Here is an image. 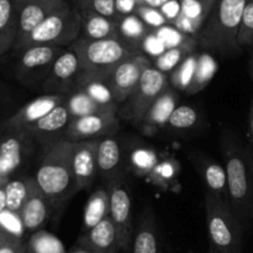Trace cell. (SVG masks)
Here are the masks:
<instances>
[{"mask_svg":"<svg viewBox=\"0 0 253 253\" xmlns=\"http://www.w3.org/2000/svg\"><path fill=\"white\" fill-rule=\"evenodd\" d=\"M229 204L241 222L253 219V157L229 131L221 136Z\"/></svg>","mask_w":253,"mask_h":253,"instance_id":"obj_1","label":"cell"},{"mask_svg":"<svg viewBox=\"0 0 253 253\" xmlns=\"http://www.w3.org/2000/svg\"><path fill=\"white\" fill-rule=\"evenodd\" d=\"M74 142L57 141L48 146L35 179L52 208L62 207L78 193L72 167Z\"/></svg>","mask_w":253,"mask_h":253,"instance_id":"obj_2","label":"cell"},{"mask_svg":"<svg viewBox=\"0 0 253 253\" xmlns=\"http://www.w3.org/2000/svg\"><path fill=\"white\" fill-rule=\"evenodd\" d=\"M250 0H217L209 17L194 39L198 46L221 54L241 51L237 34L245 7Z\"/></svg>","mask_w":253,"mask_h":253,"instance_id":"obj_3","label":"cell"},{"mask_svg":"<svg viewBox=\"0 0 253 253\" xmlns=\"http://www.w3.org/2000/svg\"><path fill=\"white\" fill-rule=\"evenodd\" d=\"M77 54L83 76L106 78L116 67L126 59L142 53L136 44L123 37L105 40H88L79 37L69 46Z\"/></svg>","mask_w":253,"mask_h":253,"instance_id":"obj_4","label":"cell"},{"mask_svg":"<svg viewBox=\"0 0 253 253\" xmlns=\"http://www.w3.org/2000/svg\"><path fill=\"white\" fill-rule=\"evenodd\" d=\"M205 215L210 251L239 253L242 244V222L232 211L229 202L215 193H205Z\"/></svg>","mask_w":253,"mask_h":253,"instance_id":"obj_5","label":"cell"},{"mask_svg":"<svg viewBox=\"0 0 253 253\" xmlns=\"http://www.w3.org/2000/svg\"><path fill=\"white\" fill-rule=\"evenodd\" d=\"M82 35V16L78 7L69 2L67 6L49 15L29 36L16 43L14 48L22 49L37 44L69 47Z\"/></svg>","mask_w":253,"mask_h":253,"instance_id":"obj_6","label":"cell"},{"mask_svg":"<svg viewBox=\"0 0 253 253\" xmlns=\"http://www.w3.org/2000/svg\"><path fill=\"white\" fill-rule=\"evenodd\" d=\"M170 88L169 77L156 67H150L145 71L133 93L119 110V116L131 124H138L147 114L155 101Z\"/></svg>","mask_w":253,"mask_h":253,"instance_id":"obj_7","label":"cell"},{"mask_svg":"<svg viewBox=\"0 0 253 253\" xmlns=\"http://www.w3.org/2000/svg\"><path fill=\"white\" fill-rule=\"evenodd\" d=\"M110 197V215L109 217L113 221L118 232L120 249L124 252H128L132 249L133 230L132 211H131V195L128 187L121 178L109 183L106 185Z\"/></svg>","mask_w":253,"mask_h":253,"instance_id":"obj_8","label":"cell"},{"mask_svg":"<svg viewBox=\"0 0 253 253\" xmlns=\"http://www.w3.org/2000/svg\"><path fill=\"white\" fill-rule=\"evenodd\" d=\"M64 49V47L49 44H37L22 49L20 52L21 56L15 67V76L26 85L35 84L40 79L44 81L54 61Z\"/></svg>","mask_w":253,"mask_h":253,"instance_id":"obj_9","label":"cell"},{"mask_svg":"<svg viewBox=\"0 0 253 253\" xmlns=\"http://www.w3.org/2000/svg\"><path fill=\"white\" fill-rule=\"evenodd\" d=\"M150 67H152L150 57L140 53L124 61L106 77L105 81L111 89L116 104L124 103L130 98L140 83L142 74Z\"/></svg>","mask_w":253,"mask_h":253,"instance_id":"obj_10","label":"cell"},{"mask_svg":"<svg viewBox=\"0 0 253 253\" xmlns=\"http://www.w3.org/2000/svg\"><path fill=\"white\" fill-rule=\"evenodd\" d=\"M119 130L118 113H99L73 119L62 140L69 142L101 140Z\"/></svg>","mask_w":253,"mask_h":253,"instance_id":"obj_11","label":"cell"},{"mask_svg":"<svg viewBox=\"0 0 253 253\" xmlns=\"http://www.w3.org/2000/svg\"><path fill=\"white\" fill-rule=\"evenodd\" d=\"M78 57L71 48H66L54 61L47 78L42 82V89L47 94H66L77 90V83L81 76Z\"/></svg>","mask_w":253,"mask_h":253,"instance_id":"obj_12","label":"cell"},{"mask_svg":"<svg viewBox=\"0 0 253 253\" xmlns=\"http://www.w3.org/2000/svg\"><path fill=\"white\" fill-rule=\"evenodd\" d=\"M66 94H44L17 110L0 125V130L22 132L66 101Z\"/></svg>","mask_w":253,"mask_h":253,"instance_id":"obj_13","label":"cell"},{"mask_svg":"<svg viewBox=\"0 0 253 253\" xmlns=\"http://www.w3.org/2000/svg\"><path fill=\"white\" fill-rule=\"evenodd\" d=\"M98 142L99 140L74 142L72 155L74 179L78 192L90 190L95 183L98 172Z\"/></svg>","mask_w":253,"mask_h":253,"instance_id":"obj_14","label":"cell"},{"mask_svg":"<svg viewBox=\"0 0 253 253\" xmlns=\"http://www.w3.org/2000/svg\"><path fill=\"white\" fill-rule=\"evenodd\" d=\"M68 0H30L19 11V29L15 44L29 36L49 15L63 9Z\"/></svg>","mask_w":253,"mask_h":253,"instance_id":"obj_15","label":"cell"},{"mask_svg":"<svg viewBox=\"0 0 253 253\" xmlns=\"http://www.w3.org/2000/svg\"><path fill=\"white\" fill-rule=\"evenodd\" d=\"M72 120L73 119L63 103L62 105L53 109L51 113L47 114L46 116H43L41 120L22 131L21 133L34 136L42 142L52 145L63 138L64 132L68 128Z\"/></svg>","mask_w":253,"mask_h":253,"instance_id":"obj_16","label":"cell"},{"mask_svg":"<svg viewBox=\"0 0 253 253\" xmlns=\"http://www.w3.org/2000/svg\"><path fill=\"white\" fill-rule=\"evenodd\" d=\"M51 209H53L51 203L39 187L35 177H31L29 195L19 211L25 229L29 231H39L49 217Z\"/></svg>","mask_w":253,"mask_h":253,"instance_id":"obj_17","label":"cell"},{"mask_svg":"<svg viewBox=\"0 0 253 253\" xmlns=\"http://www.w3.org/2000/svg\"><path fill=\"white\" fill-rule=\"evenodd\" d=\"M178 101H179V96L175 89L170 86L155 101L147 114L143 116L142 121L138 124L140 130L145 135H156L161 128L167 126L170 115L177 109Z\"/></svg>","mask_w":253,"mask_h":253,"instance_id":"obj_18","label":"cell"},{"mask_svg":"<svg viewBox=\"0 0 253 253\" xmlns=\"http://www.w3.org/2000/svg\"><path fill=\"white\" fill-rule=\"evenodd\" d=\"M98 172L99 177L106 183L119 179L123 168V151L120 141L114 136H108L98 142Z\"/></svg>","mask_w":253,"mask_h":253,"instance_id":"obj_19","label":"cell"},{"mask_svg":"<svg viewBox=\"0 0 253 253\" xmlns=\"http://www.w3.org/2000/svg\"><path fill=\"white\" fill-rule=\"evenodd\" d=\"M77 244L86 247L94 253H119L121 250L118 232L110 217L101 221L89 231L83 232Z\"/></svg>","mask_w":253,"mask_h":253,"instance_id":"obj_20","label":"cell"},{"mask_svg":"<svg viewBox=\"0 0 253 253\" xmlns=\"http://www.w3.org/2000/svg\"><path fill=\"white\" fill-rule=\"evenodd\" d=\"M190 161L194 165L195 169L202 175L208 192L215 193L229 202L227 175L225 168L205 156H192Z\"/></svg>","mask_w":253,"mask_h":253,"instance_id":"obj_21","label":"cell"},{"mask_svg":"<svg viewBox=\"0 0 253 253\" xmlns=\"http://www.w3.org/2000/svg\"><path fill=\"white\" fill-rule=\"evenodd\" d=\"M132 253H161L160 232L155 215L145 210L133 235Z\"/></svg>","mask_w":253,"mask_h":253,"instance_id":"obj_22","label":"cell"},{"mask_svg":"<svg viewBox=\"0 0 253 253\" xmlns=\"http://www.w3.org/2000/svg\"><path fill=\"white\" fill-rule=\"evenodd\" d=\"M82 16V37L88 40H105L120 37L118 20L91 11H79Z\"/></svg>","mask_w":253,"mask_h":253,"instance_id":"obj_23","label":"cell"},{"mask_svg":"<svg viewBox=\"0 0 253 253\" xmlns=\"http://www.w3.org/2000/svg\"><path fill=\"white\" fill-rule=\"evenodd\" d=\"M110 215V197L108 188H98L89 195L83 214V230L89 231Z\"/></svg>","mask_w":253,"mask_h":253,"instance_id":"obj_24","label":"cell"},{"mask_svg":"<svg viewBox=\"0 0 253 253\" xmlns=\"http://www.w3.org/2000/svg\"><path fill=\"white\" fill-rule=\"evenodd\" d=\"M19 29V12L12 0H0V53L15 46Z\"/></svg>","mask_w":253,"mask_h":253,"instance_id":"obj_25","label":"cell"},{"mask_svg":"<svg viewBox=\"0 0 253 253\" xmlns=\"http://www.w3.org/2000/svg\"><path fill=\"white\" fill-rule=\"evenodd\" d=\"M64 106L69 111L72 119L99 113H118V108H108V106L100 105L81 89H77L67 95Z\"/></svg>","mask_w":253,"mask_h":253,"instance_id":"obj_26","label":"cell"},{"mask_svg":"<svg viewBox=\"0 0 253 253\" xmlns=\"http://www.w3.org/2000/svg\"><path fill=\"white\" fill-rule=\"evenodd\" d=\"M77 89L85 91L94 101L108 108H118L111 89L109 88L105 78L95 76H83L81 74L77 83Z\"/></svg>","mask_w":253,"mask_h":253,"instance_id":"obj_27","label":"cell"},{"mask_svg":"<svg viewBox=\"0 0 253 253\" xmlns=\"http://www.w3.org/2000/svg\"><path fill=\"white\" fill-rule=\"evenodd\" d=\"M119 35L126 41L142 49V42L155 30L150 29L136 14L120 16L118 20Z\"/></svg>","mask_w":253,"mask_h":253,"instance_id":"obj_28","label":"cell"},{"mask_svg":"<svg viewBox=\"0 0 253 253\" xmlns=\"http://www.w3.org/2000/svg\"><path fill=\"white\" fill-rule=\"evenodd\" d=\"M198 47L197 40L193 37L185 43L180 44L178 47L168 48L163 52L161 56H158L155 61V67L158 71L163 73H170L174 71L189 54L194 53L195 48Z\"/></svg>","mask_w":253,"mask_h":253,"instance_id":"obj_29","label":"cell"},{"mask_svg":"<svg viewBox=\"0 0 253 253\" xmlns=\"http://www.w3.org/2000/svg\"><path fill=\"white\" fill-rule=\"evenodd\" d=\"M217 71V63L210 54L200 53L198 54L197 69H195L194 78L188 89V94H195L204 89L209 84L212 77Z\"/></svg>","mask_w":253,"mask_h":253,"instance_id":"obj_30","label":"cell"},{"mask_svg":"<svg viewBox=\"0 0 253 253\" xmlns=\"http://www.w3.org/2000/svg\"><path fill=\"white\" fill-rule=\"evenodd\" d=\"M26 247L29 253H67L63 242L44 230L35 231L29 239Z\"/></svg>","mask_w":253,"mask_h":253,"instance_id":"obj_31","label":"cell"},{"mask_svg":"<svg viewBox=\"0 0 253 253\" xmlns=\"http://www.w3.org/2000/svg\"><path fill=\"white\" fill-rule=\"evenodd\" d=\"M216 1L217 0H180L182 14L195 25L199 32Z\"/></svg>","mask_w":253,"mask_h":253,"instance_id":"obj_32","label":"cell"},{"mask_svg":"<svg viewBox=\"0 0 253 253\" xmlns=\"http://www.w3.org/2000/svg\"><path fill=\"white\" fill-rule=\"evenodd\" d=\"M198 54L192 53L177 67L173 72H170L169 83L173 89L188 91L193 78H194L195 69H197Z\"/></svg>","mask_w":253,"mask_h":253,"instance_id":"obj_33","label":"cell"},{"mask_svg":"<svg viewBox=\"0 0 253 253\" xmlns=\"http://www.w3.org/2000/svg\"><path fill=\"white\" fill-rule=\"evenodd\" d=\"M31 177L25 180H10L4 185L6 209L19 212L30 192Z\"/></svg>","mask_w":253,"mask_h":253,"instance_id":"obj_34","label":"cell"},{"mask_svg":"<svg viewBox=\"0 0 253 253\" xmlns=\"http://www.w3.org/2000/svg\"><path fill=\"white\" fill-rule=\"evenodd\" d=\"M198 121H199V114L193 106L179 105L170 115L167 126L174 131H185L194 127Z\"/></svg>","mask_w":253,"mask_h":253,"instance_id":"obj_35","label":"cell"},{"mask_svg":"<svg viewBox=\"0 0 253 253\" xmlns=\"http://www.w3.org/2000/svg\"><path fill=\"white\" fill-rule=\"evenodd\" d=\"M79 11H91L110 19L119 20L116 11V0H76Z\"/></svg>","mask_w":253,"mask_h":253,"instance_id":"obj_36","label":"cell"},{"mask_svg":"<svg viewBox=\"0 0 253 253\" xmlns=\"http://www.w3.org/2000/svg\"><path fill=\"white\" fill-rule=\"evenodd\" d=\"M237 44L240 48L253 46V0H250L245 7L237 34Z\"/></svg>","mask_w":253,"mask_h":253,"instance_id":"obj_37","label":"cell"},{"mask_svg":"<svg viewBox=\"0 0 253 253\" xmlns=\"http://www.w3.org/2000/svg\"><path fill=\"white\" fill-rule=\"evenodd\" d=\"M155 34L157 35L158 39L163 42L166 48H173V47H178L180 44L185 43L193 39V36L184 34V32L179 31L175 26L168 24L166 26H162L161 29L155 30Z\"/></svg>","mask_w":253,"mask_h":253,"instance_id":"obj_38","label":"cell"},{"mask_svg":"<svg viewBox=\"0 0 253 253\" xmlns=\"http://www.w3.org/2000/svg\"><path fill=\"white\" fill-rule=\"evenodd\" d=\"M135 14L152 30L161 29L162 26H166V25L169 24L168 20L166 19L165 15L161 12V10L158 9V7L150 6V5L141 4L140 6L136 9Z\"/></svg>","mask_w":253,"mask_h":253,"instance_id":"obj_39","label":"cell"},{"mask_svg":"<svg viewBox=\"0 0 253 253\" xmlns=\"http://www.w3.org/2000/svg\"><path fill=\"white\" fill-rule=\"evenodd\" d=\"M0 229L4 230L7 234L21 239L25 232V226L21 221L19 212L11 211V210H2L0 212Z\"/></svg>","mask_w":253,"mask_h":253,"instance_id":"obj_40","label":"cell"},{"mask_svg":"<svg viewBox=\"0 0 253 253\" xmlns=\"http://www.w3.org/2000/svg\"><path fill=\"white\" fill-rule=\"evenodd\" d=\"M0 253H27V247L21 239L0 229Z\"/></svg>","mask_w":253,"mask_h":253,"instance_id":"obj_41","label":"cell"},{"mask_svg":"<svg viewBox=\"0 0 253 253\" xmlns=\"http://www.w3.org/2000/svg\"><path fill=\"white\" fill-rule=\"evenodd\" d=\"M142 48L145 49L147 53L156 56V58H157L158 56H161V54L167 49L165 47V44H163V42L161 41V40L158 39L157 35L155 34V31H152L147 37H146L145 41L142 42Z\"/></svg>","mask_w":253,"mask_h":253,"instance_id":"obj_42","label":"cell"},{"mask_svg":"<svg viewBox=\"0 0 253 253\" xmlns=\"http://www.w3.org/2000/svg\"><path fill=\"white\" fill-rule=\"evenodd\" d=\"M161 12L165 15L166 19L168 20L170 25L177 20L182 12V5H180V0H167L162 6L160 7Z\"/></svg>","mask_w":253,"mask_h":253,"instance_id":"obj_43","label":"cell"},{"mask_svg":"<svg viewBox=\"0 0 253 253\" xmlns=\"http://www.w3.org/2000/svg\"><path fill=\"white\" fill-rule=\"evenodd\" d=\"M142 4V0H116V11L119 16L135 14L136 9Z\"/></svg>","mask_w":253,"mask_h":253,"instance_id":"obj_44","label":"cell"},{"mask_svg":"<svg viewBox=\"0 0 253 253\" xmlns=\"http://www.w3.org/2000/svg\"><path fill=\"white\" fill-rule=\"evenodd\" d=\"M67 253H94V252H91L90 250L86 249V247H84V246H82V245L76 244Z\"/></svg>","mask_w":253,"mask_h":253,"instance_id":"obj_45","label":"cell"},{"mask_svg":"<svg viewBox=\"0 0 253 253\" xmlns=\"http://www.w3.org/2000/svg\"><path fill=\"white\" fill-rule=\"evenodd\" d=\"M5 183L0 184V212L2 210L6 209V200H5V190H4Z\"/></svg>","mask_w":253,"mask_h":253,"instance_id":"obj_46","label":"cell"},{"mask_svg":"<svg viewBox=\"0 0 253 253\" xmlns=\"http://www.w3.org/2000/svg\"><path fill=\"white\" fill-rule=\"evenodd\" d=\"M166 1H167V0H142V4L150 5V6L158 7V9H160V7L162 6Z\"/></svg>","mask_w":253,"mask_h":253,"instance_id":"obj_47","label":"cell"},{"mask_svg":"<svg viewBox=\"0 0 253 253\" xmlns=\"http://www.w3.org/2000/svg\"><path fill=\"white\" fill-rule=\"evenodd\" d=\"M14 1V5H15V9H16V11L19 12L20 10L24 7V5L26 4V2H29L30 0H12Z\"/></svg>","mask_w":253,"mask_h":253,"instance_id":"obj_48","label":"cell"},{"mask_svg":"<svg viewBox=\"0 0 253 253\" xmlns=\"http://www.w3.org/2000/svg\"><path fill=\"white\" fill-rule=\"evenodd\" d=\"M250 132H251V137L253 141V98L251 103V110H250Z\"/></svg>","mask_w":253,"mask_h":253,"instance_id":"obj_49","label":"cell"},{"mask_svg":"<svg viewBox=\"0 0 253 253\" xmlns=\"http://www.w3.org/2000/svg\"><path fill=\"white\" fill-rule=\"evenodd\" d=\"M251 73H252V77H253V54H252V62H251Z\"/></svg>","mask_w":253,"mask_h":253,"instance_id":"obj_50","label":"cell"},{"mask_svg":"<svg viewBox=\"0 0 253 253\" xmlns=\"http://www.w3.org/2000/svg\"><path fill=\"white\" fill-rule=\"evenodd\" d=\"M210 253H214V252H211V251H210Z\"/></svg>","mask_w":253,"mask_h":253,"instance_id":"obj_51","label":"cell"},{"mask_svg":"<svg viewBox=\"0 0 253 253\" xmlns=\"http://www.w3.org/2000/svg\"><path fill=\"white\" fill-rule=\"evenodd\" d=\"M0 57H1V53H0Z\"/></svg>","mask_w":253,"mask_h":253,"instance_id":"obj_52","label":"cell"},{"mask_svg":"<svg viewBox=\"0 0 253 253\" xmlns=\"http://www.w3.org/2000/svg\"><path fill=\"white\" fill-rule=\"evenodd\" d=\"M239 253H241V252H239Z\"/></svg>","mask_w":253,"mask_h":253,"instance_id":"obj_53","label":"cell"},{"mask_svg":"<svg viewBox=\"0 0 253 253\" xmlns=\"http://www.w3.org/2000/svg\"><path fill=\"white\" fill-rule=\"evenodd\" d=\"M74 1H76V0H74Z\"/></svg>","mask_w":253,"mask_h":253,"instance_id":"obj_54","label":"cell"},{"mask_svg":"<svg viewBox=\"0 0 253 253\" xmlns=\"http://www.w3.org/2000/svg\"><path fill=\"white\" fill-rule=\"evenodd\" d=\"M27 253H29V252H27Z\"/></svg>","mask_w":253,"mask_h":253,"instance_id":"obj_55","label":"cell"}]
</instances>
